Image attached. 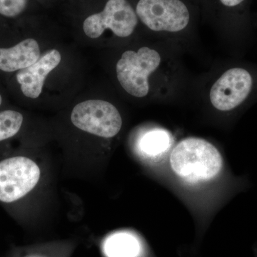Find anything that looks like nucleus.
<instances>
[{"label": "nucleus", "mask_w": 257, "mask_h": 257, "mask_svg": "<svg viewBox=\"0 0 257 257\" xmlns=\"http://www.w3.org/2000/svg\"><path fill=\"white\" fill-rule=\"evenodd\" d=\"M171 167L181 178L188 182L208 181L222 168L220 152L212 144L199 138L182 140L170 157Z\"/></svg>", "instance_id": "nucleus-1"}, {"label": "nucleus", "mask_w": 257, "mask_h": 257, "mask_svg": "<svg viewBox=\"0 0 257 257\" xmlns=\"http://www.w3.org/2000/svg\"><path fill=\"white\" fill-rule=\"evenodd\" d=\"M139 21L152 32L179 33L192 25L194 13L186 0H137Z\"/></svg>", "instance_id": "nucleus-2"}, {"label": "nucleus", "mask_w": 257, "mask_h": 257, "mask_svg": "<svg viewBox=\"0 0 257 257\" xmlns=\"http://www.w3.org/2000/svg\"><path fill=\"white\" fill-rule=\"evenodd\" d=\"M162 56L156 50L143 47L124 52L116 64V72L121 87L130 95L145 97L150 90V77L160 68Z\"/></svg>", "instance_id": "nucleus-3"}, {"label": "nucleus", "mask_w": 257, "mask_h": 257, "mask_svg": "<svg viewBox=\"0 0 257 257\" xmlns=\"http://www.w3.org/2000/svg\"><path fill=\"white\" fill-rule=\"evenodd\" d=\"M139 19L128 0H107L100 13L90 15L83 23V30L88 37L97 39L106 30L116 36H131L138 27Z\"/></svg>", "instance_id": "nucleus-4"}, {"label": "nucleus", "mask_w": 257, "mask_h": 257, "mask_svg": "<svg viewBox=\"0 0 257 257\" xmlns=\"http://www.w3.org/2000/svg\"><path fill=\"white\" fill-rule=\"evenodd\" d=\"M71 120L79 130L104 138L116 136L122 126L117 109L109 101L99 99L77 104L72 111Z\"/></svg>", "instance_id": "nucleus-5"}, {"label": "nucleus", "mask_w": 257, "mask_h": 257, "mask_svg": "<svg viewBox=\"0 0 257 257\" xmlns=\"http://www.w3.org/2000/svg\"><path fill=\"white\" fill-rule=\"evenodd\" d=\"M40 170L35 162L15 157L0 162V201L11 203L21 199L35 188Z\"/></svg>", "instance_id": "nucleus-6"}, {"label": "nucleus", "mask_w": 257, "mask_h": 257, "mask_svg": "<svg viewBox=\"0 0 257 257\" xmlns=\"http://www.w3.org/2000/svg\"><path fill=\"white\" fill-rule=\"evenodd\" d=\"M61 60L62 56L58 50H50L40 57L35 63L19 71L17 80L24 95L31 99L38 98L41 94L47 75L57 68Z\"/></svg>", "instance_id": "nucleus-7"}, {"label": "nucleus", "mask_w": 257, "mask_h": 257, "mask_svg": "<svg viewBox=\"0 0 257 257\" xmlns=\"http://www.w3.org/2000/svg\"><path fill=\"white\" fill-rule=\"evenodd\" d=\"M40 57L38 42L34 39H27L10 48H0V70H21L35 63Z\"/></svg>", "instance_id": "nucleus-8"}, {"label": "nucleus", "mask_w": 257, "mask_h": 257, "mask_svg": "<svg viewBox=\"0 0 257 257\" xmlns=\"http://www.w3.org/2000/svg\"><path fill=\"white\" fill-rule=\"evenodd\" d=\"M251 0H215L216 8L225 23L236 31H243L249 25Z\"/></svg>", "instance_id": "nucleus-9"}, {"label": "nucleus", "mask_w": 257, "mask_h": 257, "mask_svg": "<svg viewBox=\"0 0 257 257\" xmlns=\"http://www.w3.org/2000/svg\"><path fill=\"white\" fill-rule=\"evenodd\" d=\"M103 251L106 257H138L141 252V244L133 234L115 233L106 238Z\"/></svg>", "instance_id": "nucleus-10"}, {"label": "nucleus", "mask_w": 257, "mask_h": 257, "mask_svg": "<svg viewBox=\"0 0 257 257\" xmlns=\"http://www.w3.org/2000/svg\"><path fill=\"white\" fill-rule=\"evenodd\" d=\"M172 136L167 130L161 128H152L146 132L138 143L140 152L147 157L160 156L170 149Z\"/></svg>", "instance_id": "nucleus-11"}, {"label": "nucleus", "mask_w": 257, "mask_h": 257, "mask_svg": "<svg viewBox=\"0 0 257 257\" xmlns=\"http://www.w3.org/2000/svg\"><path fill=\"white\" fill-rule=\"evenodd\" d=\"M23 122L21 113L13 110L0 112V142L13 138L20 131Z\"/></svg>", "instance_id": "nucleus-12"}, {"label": "nucleus", "mask_w": 257, "mask_h": 257, "mask_svg": "<svg viewBox=\"0 0 257 257\" xmlns=\"http://www.w3.org/2000/svg\"><path fill=\"white\" fill-rule=\"evenodd\" d=\"M28 4V0H0V15L15 18L25 11Z\"/></svg>", "instance_id": "nucleus-13"}, {"label": "nucleus", "mask_w": 257, "mask_h": 257, "mask_svg": "<svg viewBox=\"0 0 257 257\" xmlns=\"http://www.w3.org/2000/svg\"><path fill=\"white\" fill-rule=\"evenodd\" d=\"M2 101H3V98H2L1 94H0V105H1Z\"/></svg>", "instance_id": "nucleus-14"}]
</instances>
